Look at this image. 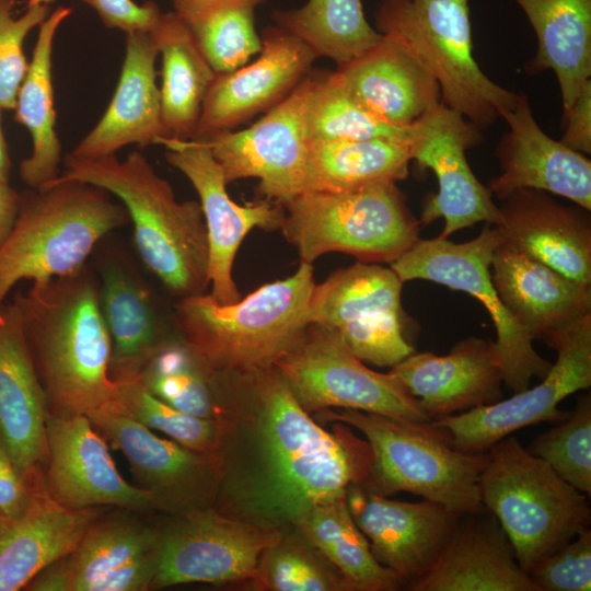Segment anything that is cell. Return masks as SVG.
Here are the masks:
<instances>
[{
	"label": "cell",
	"instance_id": "277c9868",
	"mask_svg": "<svg viewBox=\"0 0 591 591\" xmlns=\"http://www.w3.org/2000/svg\"><path fill=\"white\" fill-rule=\"evenodd\" d=\"M315 286L312 264L260 286L245 298L221 304L210 293L177 299L176 333L220 374H244L273 367L310 324Z\"/></svg>",
	"mask_w": 591,
	"mask_h": 591
},
{
	"label": "cell",
	"instance_id": "4316f807",
	"mask_svg": "<svg viewBox=\"0 0 591 591\" xmlns=\"http://www.w3.org/2000/svg\"><path fill=\"white\" fill-rule=\"evenodd\" d=\"M334 73L364 109L393 126L407 127L441 102L429 70L403 43L386 35Z\"/></svg>",
	"mask_w": 591,
	"mask_h": 591
},
{
	"label": "cell",
	"instance_id": "bcb514c9",
	"mask_svg": "<svg viewBox=\"0 0 591 591\" xmlns=\"http://www.w3.org/2000/svg\"><path fill=\"white\" fill-rule=\"evenodd\" d=\"M529 575L540 591H590V529L538 561Z\"/></svg>",
	"mask_w": 591,
	"mask_h": 591
},
{
	"label": "cell",
	"instance_id": "c3c4849f",
	"mask_svg": "<svg viewBox=\"0 0 591 591\" xmlns=\"http://www.w3.org/2000/svg\"><path fill=\"white\" fill-rule=\"evenodd\" d=\"M154 548L96 578L86 586L84 591H140L151 589L155 575Z\"/></svg>",
	"mask_w": 591,
	"mask_h": 591
},
{
	"label": "cell",
	"instance_id": "44dd1931",
	"mask_svg": "<svg viewBox=\"0 0 591 591\" xmlns=\"http://www.w3.org/2000/svg\"><path fill=\"white\" fill-rule=\"evenodd\" d=\"M345 499L375 559L405 586L430 568L460 519L436 502L393 500L362 485L349 486Z\"/></svg>",
	"mask_w": 591,
	"mask_h": 591
},
{
	"label": "cell",
	"instance_id": "5bb4252c",
	"mask_svg": "<svg viewBox=\"0 0 591 591\" xmlns=\"http://www.w3.org/2000/svg\"><path fill=\"white\" fill-rule=\"evenodd\" d=\"M283 531L199 508L159 530L151 589L189 582L252 580L264 552Z\"/></svg>",
	"mask_w": 591,
	"mask_h": 591
},
{
	"label": "cell",
	"instance_id": "8992f818",
	"mask_svg": "<svg viewBox=\"0 0 591 591\" xmlns=\"http://www.w3.org/2000/svg\"><path fill=\"white\" fill-rule=\"evenodd\" d=\"M315 414L318 420L344 422L364 436L372 450L371 467L362 484L369 490L382 496L412 493L460 518L482 512L479 477L487 451L456 448L431 421L346 408Z\"/></svg>",
	"mask_w": 591,
	"mask_h": 591
},
{
	"label": "cell",
	"instance_id": "8fae6325",
	"mask_svg": "<svg viewBox=\"0 0 591 591\" xmlns=\"http://www.w3.org/2000/svg\"><path fill=\"white\" fill-rule=\"evenodd\" d=\"M502 240L500 230L489 223L467 242L454 243L439 236L419 239L391 263V268L403 282L429 280L483 302L496 327L495 346L503 383L519 393L529 387L533 376L543 378L552 363L536 352L533 339L512 317L493 285V254Z\"/></svg>",
	"mask_w": 591,
	"mask_h": 591
},
{
	"label": "cell",
	"instance_id": "7dc6e473",
	"mask_svg": "<svg viewBox=\"0 0 591 591\" xmlns=\"http://www.w3.org/2000/svg\"><path fill=\"white\" fill-rule=\"evenodd\" d=\"M92 8L107 28H118L125 34L151 32L157 25L161 10L153 1L142 4L134 0H82Z\"/></svg>",
	"mask_w": 591,
	"mask_h": 591
},
{
	"label": "cell",
	"instance_id": "816d5d0a",
	"mask_svg": "<svg viewBox=\"0 0 591 591\" xmlns=\"http://www.w3.org/2000/svg\"><path fill=\"white\" fill-rule=\"evenodd\" d=\"M21 194L0 182V245L11 232L20 208Z\"/></svg>",
	"mask_w": 591,
	"mask_h": 591
},
{
	"label": "cell",
	"instance_id": "8d00e7d4",
	"mask_svg": "<svg viewBox=\"0 0 591 591\" xmlns=\"http://www.w3.org/2000/svg\"><path fill=\"white\" fill-rule=\"evenodd\" d=\"M294 529L340 572L349 591H392L403 586L401 578L373 556L345 497L314 506Z\"/></svg>",
	"mask_w": 591,
	"mask_h": 591
},
{
	"label": "cell",
	"instance_id": "836d02e7",
	"mask_svg": "<svg viewBox=\"0 0 591 591\" xmlns=\"http://www.w3.org/2000/svg\"><path fill=\"white\" fill-rule=\"evenodd\" d=\"M162 55L160 90L163 126L171 138L189 139L216 71L174 12L161 13L150 32Z\"/></svg>",
	"mask_w": 591,
	"mask_h": 591
},
{
	"label": "cell",
	"instance_id": "db71d44e",
	"mask_svg": "<svg viewBox=\"0 0 591 591\" xmlns=\"http://www.w3.org/2000/svg\"><path fill=\"white\" fill-rule=\"evenodd\" d=\"M54 1L55 0H28L27 7L42 5V4L49 5Z\"/></svg>",
	"mask_w": 591,
	"mask_h": 591
},
{
	"label": "cell",
	"instance_id": "f907efd6",
	"mask_svg": "<svg viewBox=\"0 0 591 591\" xmlns=\"http://www.w3.org/2000/svg\"><path fill=\"white\" fill-rule=\"evenodd\" d=\"M566 123L560 141L580 153H591V80H588L571 107L564 114Z\"/></svg>",
	"mask_w": 591,
	"mask_h": 591
},
{
	"label": "cell",
	"instance_id": "ba28073f",
	"mask_svg": "<svg viewBox=\"0 0 591 591\" xmlns=\"http://www.w3.org/2000/svg\"><path fill=\"white\" fill-rule=\"evenodd\" d=\"M281 205L280 231L304 263L339 252L358 262L391 264L419 240L420 222L395 182L306 190Z\"/></svg>",
	"mask_w": 591,
	"mask_h": 591
},
{
	"label": "cell",
	"instance_id": "9a60e30c",
	"mask_svg": "<svg viewBox=\"0 0 591 591\" xmlns=\"http://www.w3.org/2000/svg\"><path fill=\"white\" fill-rule=\"evenodd\" d=\"M482 140L477 126L441 102L407 126L412 161L431 170L438 183V190L424 199L418 220L427 225L442 218L441 239L478 222H501L493 194L477 179L466 159V150Z\"/></svg>",
	"mask_w": 591,
	"mask_h": 591
},
{
	"label": "cell",
	"instance_id": "74e56055",
	"mask_svg": "<svg viewBox=\"0 0 591 591\" xmlns=\"http://www.w3.org/2000/svg\"><path fill=\"white\" fill-rule=\"evenodd\" d=\"M217 73L234 70L262 49L255 10L265 0H171Z\"/></svg>",
	"mask_w": 591,
	"mask_h": 591
},
{
	"label": "cell",
	"instance_id": "d590c367",
	"mask_svg": "<svg viewBox=\"0 0 591 591\" xmlns=\"http://www.w3.org/2000/svg\"><path fill=\"white\" fill-rule=\"evenodd\" d=\"M169 405L202 418L224 412L228 380L213 371L175 332L150 354L136 378Z\"/></svg>",
	"mask_w": 591,
	"mask_h": 591
},
{
	"label": "cell",
	"instance_id": "cb8c5ba5",
	"mask_svg": "<svg viewBox=\"0 0 591 591\" xmlns=\"http://www.w3.org/2000/svg\"><path fill=\"white\" fill-rule=\"evenodd\" d=\"M390 373L418 399L431 419L501 399L503 375L495 341L468 337L449 354L415 351Z\"/></svg>",
	"mask_w": 591,
	"mask_h": 591
},
{
	"label": "cell",
	"instance_id": "ee69618b",
	"mask_svg": "<svg viewBox=\"0 0 591 591\" xmlns=\"http://www.w3.org/2000/svg\"><path fill=\"white\" fill-rule=\"evenodd\" d=\"M564 480L591 494V396L584 394L559 424L538 434L526 448Z\"/></svg>",
	"mask_w": 591,
	"mask_h": 591
},
{
	"label": "cell",
	"instance_id": "2e32d148",
	"mask_svg": "<svg viewBox=\"0 0 591 591\" xmlns=\"http://www.w3.org/2000/svg\"><path fill=\"white\" fill-rule=\"evenodd\" d=\"M314 81L311 71L248 128L196 138L209 146L227 183L257 178L260 194L279 204L304 190L309 148L305 113Z\"/></svg>",
	"mask_w": 591,
	"mask_h": 591
},
{
	"label": "cell",
	"instance_id": "1f68e13d",
	"mask_svg": "<svg viewBox=\"0 0 591 591\" xmlns=\"http://www.w3.org/2000/svg\"><path fill=\"white\" fill-rule=\"evenodd\" d=\"M69 7H58L39 25L32 60L18 91L14 119L32 138V152L21 161V179L38 189L61 173V144L56 131L53 88V46L61 23L71 14Z\"/></svg>",
	"mask_w": 591,
	"mask_h": 591
},
{
	"label": "cell",
	"instance_id": "5b68a950",
	"mask_svg": "<svg viewBox=\"0 0 591 591\" xmlns=\"http://www.w3.org/2000/svg\"><path fill=\"white\" fill-rule=\"evenodd\" d=\"M109 195L77 181L21 194L15 223L0 245V312L19 281L39 283L81 269L97 244L128 222L124 205Z\"/></svg>",
	"mask_w": 591,
	"mask_h": 591
},
{
	"label": "cell",
	"instance_id": "f1b7e54d",
	"mask_svg": "<svg viewBox=\"0 0 591 591\" xmlns=\"http://www.w3.org/2000/svg\"><path fill=\"white\" fill-rule=\"evenodd\" d=\"M97 287L112 340L109 375L113 380L134 379L175 327H170L149 286L119 253H106L100 262Z\"/></svg>",
	"mask_w": 591,
	"mask_h": 591
},
{
	"label": "cell",
	"instance_id": "52a82bcc",
	"mask_svg": "<svg viewBox=\"0 0 591 591\" xmlns=\"http://www.w3.org/2000/svg\"><path fill=\"white\" fill-rule=\"evenodd\" d=\"M479 491L528 573L590 524L587 495L513 437L487 450Z\"/></svg>",
	"mask_w": 591,
	"mask_h": 591
},
{
	"label": "cell",
	"instance_id": "e0dca14e",
	"mask_svg": "<svg viewBox=\"0 0 591 591\" xmlns=\"http://www.w3.org/2000/svg\"><path fill=\"white\" fill-rule=\"evenodd\" d=\"M167 162L182 172L197 192L208 242L210 294L221 304L241 299L233 279V263L241 243L253 229L280 230L285 210L279 202L263 199L239 205L227 190L222 169L209 146L196 138H162Z\"/></svg>",
	"mask_w": 591,
	"mask_h": 591
},
{
	"label": "cell",
	"instance_id": "7a4b0ae2",
	"mask_svg": "<svg viewBox=\"0 0 591 591\" xmlns=\"http://www.w3.org/2000/svg\"><path fill=\"white\" fill-rule=\"evenodd\" d=\"M49 412L85 415L111 403L112 340L99 303L96 276L81 269L32 283L13 300Z\"/></svg>",
	"mask_w": 591,
	"mask_h": 591
},
{
	"label": "cell",
	"instance_id": "4dcf8cb0",
	"mask_svg": "<svg viewBox=\"0 0 591 591\" xmlns=\"http://www.w3.org/2000/svg\"><path fill=\"white\" fill-rule=\"evenodd\" d=\"M412 591H540L519 565L501 528L457 523L430 566L406 586Z\"/></svg>",
	"mask_w": 591,
	"mask_h": 591
},
{
	"label": "cell",
	"instance_id": "7bdbcfd3",
	"mask_svg": "<svg viewBox=\"0 0 591 591\" xmlns=\"http://www.w3.org/2000/svg\"><path fill=\"white\" fill-rule=\"evenodd\" d=\"M292 530L264 552L251 584L269 591H349L340 572Z\"/></svg>",
	"mask_w": 591,
	"mask_h": 591
},
{
	"label": "cell",
	"instance_id": "f546056e",
	"mask_svg": "<svg viewBox=\"0 0 591 591\" xmlns=\"http://www.w3.org/2000/svg\"><path fill=\"white\" fill-rule=\"evenodd\" d=\"M23 513L0 532V591H18L42 570L71 554L101 507L73 508L50 497L38 485Z\"/></svg>",
	"mask_w": 591,
	"mask_h": 591
},
{
	"label": "cell",
	"instance_id": "4fadbf2b",
	"mask_svg": "<svg viewBox=\"0 0 591 591\" xmlns=\"http://www.w3.org/2000/svg\"><path fill=\"white\" fill-rule=\"evenodd\" d=\"M557 352L543 381L505 401L432 419L453 444L467 452H486L511 433L544 421H561L558 409L567 396L591 385V313L543 339Z\"/></svg>",
	"mask_w": 591,
	"mask_h": 591
},
{
	"label": "cell",
	"instance_id": "ac0fdd59",
	"mask_svg": "<svg viewBox=\"0 0 591 591\" xmlns=\"http://www.w3.org/2000/svg\"><path fill=\"white\" fill-rule=\"evenodd\" d=\"M48 462L45 490L73 508L112 506L136 512L160 509L151 491L126 482L105 440L85 415L49 412L46 421Z\"/></svg>",
	"mask_w": 591,
	"mask_h": 591
},
{
	"label": "cell",
	"instance_id": "ffe728a7",
	"mask_svg": "<svg viewBox=\"0 0 591 591\" xmlns=\"http://www.w3.org/2000/svg\"><path fill=\"white\" fill-rule=\"evenodd\" d=\"M88 417L121 451L138 487L155 495L162 510L179 513L207 508L213 501L217 455L199 453L162 439L109 406L94 410Z\"/></svg>",
	"mask_w": 591,
	"mask_h": 591
},
{
	"label": "cell",
	"instance_id": "83f0119b",
	"mask_svg": "<svg viewBox=\"0 0 591 591\" xmlns=\"http://www.w3.org/2000/svg\"><path fill=\"white\" fill-rule=\"evenodd\" d=\"M493 285L518 324L534 339L591 313V286L576 281L503 240L490 265Z\"/></svg>",
	"mask_w": 591,
	"mask_h": 591
},
{
	"label": "cell",
	"instance_id": "d6986e66",
	"mask_svg": "<svg viewBox=\"0 0 591 591\" xmlns=\"http://www.w3.org/2000/svg\"><path fill=\"white\" fill-rule=\"evenodd\" d=\"M260 37L252 63L216 73L193 138L234 130L281 102L311 72L317 56L300 38L279 26L267 27Z\"/></svg>",
	"mask_w": 591,
	"mask_h": 591
},
{
	"label": "cell",
	"instance_id": "60d3db41",
	"mask_svg": "<svg viewBox=\"0 0 591 591\" xmlns=\"http://www.w3.org/2000/svg\"><path fill=\"white\" fill-rule=\"evenodd\" d=\"M309 143L390 138L406 140L407 127L390 125L364 109L334 71L315 74L305 113Z\"/></svg>",
	"mask_w": 591,
	"mask_h": 591
},
{
	"label": "cell",
	"instance_id": "30bf717a",
	"mask_svg": "<svg viewBox=\"0 0 591 591\" xmlns=\"http://www.w3.org/2000/svg\"><path fill=\"white\" fill-rule=\"evenodd\" d=\"M274 367L309 414L336 407L410 421L432 420L395 376L366 367L323 325L310 323Z\"/></svg>",
	"mask_w": 591,
	"mask_h": 591
},
{
	"label": "cell",
	"instance_id": "f6af8a7d",
	"mask_svg": "<svg viewBox=\"0 0 591 591\" xmlns=\"http://www.w3.org/2000/svg\"><path fill=\"white\" fill-rule=\"evenodd\" d=\"M15 0H0V107L14 109L18 91L28 63L23 46L27 34L39 26L50 13L49 5L26 7L14 16Z\"/></svg>",
	"mask_w": 591,
	"mask_h": 591
},
{
	"label": "cell",
	"instance_id": "9c48e42d",
	"mask_svg": "<svg viewBox=\"0 0 591 591\" xmlns=\"http://www.w3.org/2000/svg\"><path fill=\"white\" fill-rule=\"evenodd\" d=\"M375 30L403 43L439 84L441 103L480 130L521 93L490 80L474 57L468 0H381Z\"/></svg>",
	"mask_w": 591,
	"mask_h": 591
},
{
	"label": "cell",
	"instance_id": "f5cc1de1",
	"mask_svg": "<svg viewBox=\"0 0 591 591\" xmlns=\"http://www.w3.org/2000/svg\"><path fill=\"white\" fill-rule=\"evenodd\" d=\"M2 111L0 107V182L9 183L11 161L2 128Z\"/></svg>",
	"mask_w": 591,
	"mask_h": 591
},
{
	"label": "cell",
	"instance_id": "7402d4cb",
	"mask_svg": "<svg viewBox=\"0 0 591 591\" xmlns=\"http://www.w3.org/2000/svg\"><path fill=\"white\" fill-rule=\"evenodd\" d=\"M500 117L509 130L496 148L501 174L489 181L490 193L501 200L518 189H537L590 211L591 161L542 130L524 93Z\"/></svg>",
	"mask_w": 591,
	"mask_h": 591
},
{
	"label": "cell",
	"instance_id": "b9f144b4",
	"mask_svg": "<svg viewBox=\"0 0 591 591\" xmlns=\"http://www.w3.org/2000/svg\"><path fill=\"white\" fill-rule=\"evenodd\" d=\"M114 383L107 406L189 450L217 455L222 432L220 418H202L179 410L155 397L137 379H119Z\"/></svg>",
	"mask_w": 591,
	"mask_h": 591
},
{
	"label": "cell",
	"instance_id": "d6a6232c",
	"mask_svg": "<svg viewBox=\"0 0 591 591\" xmlns=\"http://www.w3.org/2000/svg\"><path fill=\"white\" fill-rule=\"evenodd\" d=\"M537 37L526 74L553 70L564 114L591 77V0H514Z\"/></svg>",
	"mask_w": 591,
	"mask_h": 591
},
{
	"label": "cell",
	"instance_id": "11a10c76",
	"mask_svg": "<svg viewBox=\"0 0 591 591\" xmlns=\"http://www.w3.org/2000/svg\"><path fill=\"white\" fill-rule=\"evenodd\" d=\"M9 522L4 519V517L0 513V532L4 530L8 526Z\"/></svg>",
	"mask_w": 591,
	"mask_h": 591
},
{
	"label": "cell",
	"instance_id": "f35d334b",
	"mask_svg": "<svg viewBox=\"0 0 591 591\" xmlns=\"http://www.w3.org/2000/svg\"><path fill=\"white\" fill-rule=\"evenodd\" d=\"M273 18L317 58H329L337 66L358 57L382 36L368 23L361 0H308L298 9L277 10Z\"/></svg>",
	"mask_w": 591,
	"mask_h": 591
},
{
	"label": "cell",
	"instance_id": "603a6c76",
	"mask_svg": "<svg viewBox=\"0 0 591 591\" xmlns=\"http://www.w3.org/2000/svg\"><path fill=\"white\" fill-rule=\"evenodd\" d=\"M49 406L13 302L0 312V443L31 486L47 459Z\"/></svg>",
	"mask_w": 591,
	"mask_h": 591
},
{
	"label": "cell",
	"instance_id": "7c38bea8",
	"mask_svg": "<svg viewBox=\"0 0 591 591\" xmlns=\"http://www.w3.org/2000/svg\"><path fill=\"white\" fill-rule=\"evenodd\" d=\"M403 283L375 263L339 268L315 283L309 321L335 332L362 361L393 367L415 351L404 336Z\"/></svg>",
	"mask_w": 591,
	"mask_h": 591
},
{
	"label": "cell",
	"instance_id": "681fc988",
	"mask_svg": "<svg viewBox=\"0 0 591 591\" xmlns=\"http://www.w3.org/2000/svg\"><path fill=\"white\" fill-rule=\"evenodd\" d=\"M32 490V486L0 443V513L9 523L23 513Z\"/></svg>",
	"mask_w": 591,
	"mask_h": 591
},
{
	"label": "cell",
	"instance_id": "484cf974",
	"mask_svg": "<svg viewBox=\"0 0 591 591\" xmlns=\"http://www.w3.org/2000/svg\"><path fill=\"white\" fill-rule=\"evenodd\" d=\"M499 207L496 225L503 241L521 252L591 286V218L582 207L563 205L548 193L518 189Z\"/></svg>",
	"mask_w": 591,
	"mask_h": 591
},
{
	"label": "cell",
	"instance_id": "e575fe53",
	"mask_svg": "<svg viewBox=\"0 0 591 591\" xmlns=\"http://www.w3.org/2000/svg\"><path fill=\"white\" fill-rule=\"evenodd\" d=\"M410 161L406 140L310 142L303 192H341L378 182L397 183L407 177Z\"/></svg>",
	"mask_w": 591,
	"mask_h": 591
},
{
	"label": "cell",
	"instance_id": "3957f363",
	"mask_svg": "<svg viewBox=\"0 0 591 591\" xmlns=\"http://www.w3.org/2000/svg\"><path fill=\"white\" fill-rule=\"evenodd\" d=\"M63 166L53 182L86 183L119 199L132 222L141 260L171 294L182 299L207 291L209 242L199 202L177 201L169 182L138 151L124 160L116 154L92 160L67 154Z\"/></svg>",
	"mask_w": 591,
	"mask_h": 591
},
{
	"label": "cell",
	"instance_id": "ab89813d",
	"mask_svg": "<svg viewBox=\"0 0 591 591\" xmlns=\"http://www.w3.org/2000/svg\"><path fill=\"white\" fill-rule=\"evenodd\" d=\"M158 536L157 528L135 519L99 518L78 547L60 559L70 580V591H84L107 571L152 551Z\"/></svg>",
	"mask_w": 591,
	"mask_h": 591
},
{
	"label": "cell",
	"instance_id": "d4e9b609",
	"mask_svg": "<svg viewBox=\"0 0 591 591\" xmlns=\"http://www.w3.org/2000/svg\"><path fill=\"white\" fill-rule=\"evenodd\" d=\"M158 56L159 47L150 32L126 34L125 58L114 95L100 120L70 155L99 159L114 155L129 144L144 148L169 137L155 81Z\"/></svg>",
	"mask_w": 591,
	"mask_h": 591
},
{
	"label": "cell",
	"instance_id": "6da1fadb",
	"mask_svg": "<svg viewBox=\"0 0 591 591\" xmlns=\"http://www.w3.org/2000/svg\"><path fill=\"white\" fill-rule=\"evenodd\" d=\"M220 420L213 501L221 513L287 531L369 474V442L344 422L322 428L274 366L231 374Z\"/></svg>",
	"mask_w": 591,
	"mask_h": 591
}]
</instances>
